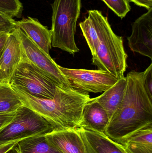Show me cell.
Listing matches in <instances>:
<instances>
[{"instance_id": "obj_2", "label": "cell", "mask_w": 152, "mask_h": 153, "mask_svg": "<svg viewBox=\"0 0 152 153\" xmlns=\"http://www.w3.org/2000/svg\"><path fill=\"white\" fill-rule=\"evenodd\" d=\"M12 87L24 106L45 119L55 130L77 129L81 126L84 107L90 99L88 94L56 86L53 99H38Z\"/></svg>"}, {"instance_id": "obj_14", "label": "cell", "mask_w": 152, "mask_h": 153, "mask_svg": "<svg viewBox=\"0 0 152 153\" xmlns=\"http://www.w3.org/2000/svg\"><path fill=\"white\" fill-rule=\"evenodd\" d=\"M116 143L125 153H152V124L130 133Z\"/></svg>"}, {"instance_id": "obj_25", "label": "cell", "mask_w": 152, "mask_h": 153, "mask_svg": "<svg viewBox=\"0 0 152 153\" xmlns=\"http://www.w3.org/2000/svg\"><path fill=\"white\" fill-rule=\"evenodd\" d=\"M9 34L0 32V51L4 46Z\"/></svg>"}, {"instance_id": "obj_1", "label": "cell", "mask_w": 152, "mask_h": 153, "mask_svg": "<svg viewBox=\"0 0 152 153\" xmlns=\"http://www.w3.org/2000/svg\"><path fill=\"white\" fill-rule=\"evenodd\" d=\"M126 77L127 84L123 100L104 133L115 142L152 124V101L144 86L143 72L132 71Z\"/></svg>"}, {"instance_id": "obj_9", "label": "cell", "mask_w": 152, "mask_h": 153, "mask_svg": "<svg viewBox=\"0 0 152 153\" xmlns=\"http://www.w3.org/2000/svg\"><path fill=\"white\" fill-rule=\"evenodd\" d=\"M131 51L152 59V8L132 24L131 36L127 37Z\"/></svg>"}, {"instance_id": "obj_11", "label": "cell", "mask_w": 152, "mask_h": 153, "mask_svg": "<svg viewBox=\"0 0 152 153\" xmlns=\"http://www.w3.org/2000/svg\"><path fill=\"white\" fill-rule=\"evenodd\" d=\"M84 146L86 153H125L116 142L86 126L78 128Z\"/></svg>"}, {"instance_id": "obj_12", "label": "cell", "mask_w": 152, "mask_h": 153, "mask_svg": "<svg viewBox=\"0 0 152 153\" xmlns=\"http://www.w3.org/2000/svg\"><path fill=\"white\" fill-rule=\"evenodd\" d=\"M46 136L50 144L61 153H86L78 128L54 130Z\"/></svg>"}, {"instance_id": "obj_27", "label": "cell", "mask_w": 152, "mask_h": 153, "mask_svg": "<svg viewBox=\"0 0 152 153\" xmlns=\"http://www.w3.org/2000/svg\"><path fill=\"white\" fill-rule=\"evenodd\" d=\"M0 32H2V31L1 30V29L0 28Z\"/></svg>"}, {"instance_id": "obj_6", "label": "cell", "mask_w": 152, "mask_h": 153, "mask_svg": "<svg viewBox=\"0 0 152 153\" xmlns=\"http://www.w3.org/2000/svg\"><path fill=\"white\" fill-rule=\"evenodd\" d=\"M9 83L31 96L43 99H53L57 86L23 54Z\"/></svg>"}, {"instance_id": "obj_13", "label": "cell", "mask_w": 152, "mask_h": 153, "mask_svg": "<svg viewBox=\"0 0 152 153\" xmlns=\"http://www.w3.org/2000/svg\"><path fill=\"white\" fill-rule=\"evenodd\" d=\"M17 27L46 54L50 56L51 48V30L42 25L37 19L27 17L16 21Z\"/></svg>"}, {"instance_id": "obj_4", "label": "cell", "mask_w": 152, "mask_h": 153, "mask_svg": "<svg viewBox=\"0 0 152 153\" xmlns=\"http://www.w3.org/2000/svg\"><path fill=\"white\" fill-rule=\"evenodd\" d=\"M51 5V45L74 55L79 51L75 36L81 12V0H54Z\"/></svg>"}, {"instance_id": "obj_26", "label": "cell", "mask_w": 152, "mask_h": 153, "mask_svg": "<svg viewBox=\"0 0 152 153\" xmlns=\"http://www.w3.org/2000/svg\"><path fill=\"white\" fill-rule=\"evenodd\" d=\"M5 153H20L17 144Z\"/></svg>"}, {"instance_id": "obj_5", "label": "cell", "mask_w": 152, "mask_h": 153, "mask_svg": "<svg viewBox=\"0 0 152 153\" xmlns=\"http://www.w3.org/2000/svg\"><path fill=\"white\" fill-rule=\"evenodd\" d=\"M54 130L45 119L23 105L15 111L12 120L0 129V144L47 134Z\"/></svg>"}, {"instance_id": "obj_19", "label": "cell", "mask_w": 152, "mask_h": 153, "mask_svg": "<svg viewBox=\"0 0 152 153\" xmlns=\"http://www.w3.org/2000/svg\"><path fill=\"white\" fill-rule=\"evenodd\" d=\"M23 10L19 0H0V13L12 19L21 18Z\"/></svg>"}, {"instance_id": "obj_16", "label": "cell", "mask_w": 152, "mask_h": 153, "mask_svg": "<svg viewBox=\"0 0 152 153\" xmlns=\"http://www.w3.org/2000/svg\"><path fill=\"white\" fill-rule=\"evenodd\" d=\"M126 84V77L124 76L118 79L114 85L104 92L101 95L95 98L105 110L109 120L123 100Z\"/></svg>"}, {"instance_id": "obj_18", "label": "cell", "mask_w": 152, "mask_h": 153, "mask_svg": "<svg viewBox=\"0 0 152 153\" xmlns=\"http://www.w3.org/2000/svg\"><path fill=\"white\" fill-rule=\"evenodd\" d=\"M23 105L17 93L9 83L0 82V113L15 112Z\"/></svg>"}, {"instance_id": "obj_20", "label": "cell", "mask_w": 152, "mask_h": 153, "mask_svg": "<svg viewBox=\"0 0 152 153\" xmlns=\"http://www.w3.org/2000/svg\"><path fill=\"white\" fill-rule=\"evenodd\" d=\"M119 17L123 19L131 10L129 0H101Z\"/></svg>"}, {"instance_id": "obj_21", "label": "cell", "mask_w": 152, "mask_h": 153, "mask_svg": "<svg viewBox=\"0 0 152 153\" xmlns=\"http://www.w3.org/2000/svg\"><path fill=\"white\" fill-rule=\"evenodd\" d=\"M144 86L150 100L152 101V64L143 72Z\"/></svg>"}, {"instance_id": "obj_17", "label": "cell", "mask_w": 152, "mask_h": 153, "mask_svg": "<svg viewBox=\"0 0 152 153\" xmlns=\"http://www.w3.org/2000/svg\"><path fill=\"white\" fill-rule=\"evenodd\" d=\"M17 146L20 153H61L50 144L46 135L22 139L18 142Z\"/></svg>"}, {"instance_id": "obj_15", "label": "cell", "mask_w": 152, "mask_h": 153, "mask_svg": "<svg viewBox=\"0 0 152 153\" xmlns=\"http://www.w3.org/2000/svg\"><path fill=\"white\" fill-rule=\"evenodd\" d=\"M109 121V117L105 110L95 100V98H90L83 110L81 126L104 133Z\"/></svg>"}, {"instance_id": "obj_8", "label": "cell", "mask_w": 152, "mask_h": 153, "mask_svg": "<svg viewBox=\"0 0 152 153\" xmlns=\"http://www.w3.org/2000/svg\"><path fill=\"white\" fill-rule=\"evenodd\" d=\"M59 68L72 89L84 93L104 92L118 80L112 74L99 70L69 69L60 65Z\"/></svg>"}, {"instance_id": "obj_23", "label": "cell", "mask_w": 152, "mask_h": 153, "mask_svg": "<svg viewBox=\"0 0 152 153\" xmlns=\"http://www.w3.org/2000/svg\"><path fill=\"white\" fill-rule=\"evenodd\" d=\"M21 140L12 141L5 143L0 144V153H5L17 144Z\"/></svg>"}, {"instance_id": "obj_24", "label": "cell", "mask_w": 152, "mask_h": 153, "mask_svg": "<svg viewBox=\"0 0 152 153\" xmlns=\"http://www.w3.org/2000/svg\"><path fill=\"white\" fill-rule=\"evenodd\" d=\"M135 4L149 10L152 8V0H129Z\"/></svg>"}, {"instance_id": "obj_22", "label": "cell", "mask_w": 152, "mask_h": 153, "mask_svg": "<svg viewBox=\"0 0 152 153\" xmlns=\"http://www.w3.org/2000/svg\"><path fill=\"white\" fill-rule=\"evenodd\" d=\"M15 112L0 113V129L8 125L13 119Z\"/></svg>"}, {"instance_id": "obj_7", "label": "cell", "mask_w": 152, "mask_h": 153, "mask_svg": "<svg viewBox=\"0 0 152 153\" xmlns=\"http://www.w3.org/2000/svg\"><path fill=\"white\" fill-rule=\"evenodd\" d=\"M20 40L22 54L56 86L65 89H73L67 77L62 74L59 65L37 47L26 34L17 27Z\"/></svg>"}, {"instance_id": "obj_3", "label": "cell", "mask_w": 152, "mask_h": 153, "mask_svg": "<svg viewBox=\"0 0 152 153\" xmlns=\"http://www.w3.org/2000/svg\"><path fill=\"white\" fill-rule=\"evenodd\" d=\"M96 25L98 42L92 64L98 70L106 72L117 78L124 77L127 68L128 55L124 48L122 37L116 35L112 29L108 18L101 11H88Z\"/></svg>"}, {"instance_id": "obj_10", "label": "cell", "mask_w": 152, "mask_h": 153, "mask_svg": "<svg viewBox=\"0 0 152 153\" xmlns=\"http://www.w3.org/2000/svg\"><path fill=\"white\" fill-rule=\"evenodd\" d=\"M16 27L9 34L0 51V82L9 83L22 58V48Z\"/></svg>"}]
</instances>
